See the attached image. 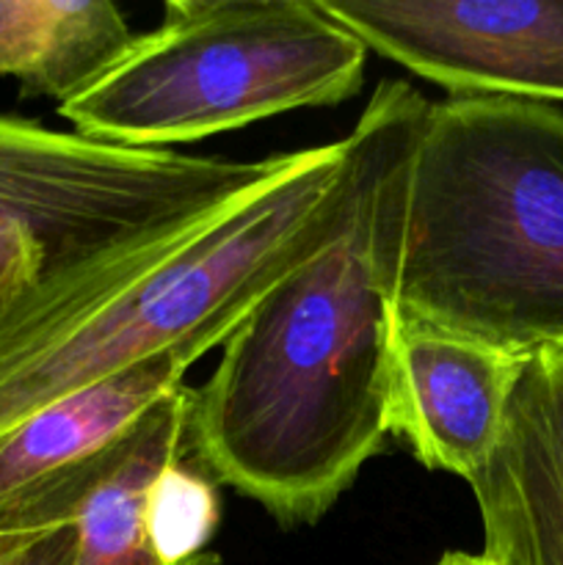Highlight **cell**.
Returning a JSON list of instances; mask_svg holds the SVG:
<instances>
[{
  "label": "cell",
  "instance_id": "obj_1",
  "mask_svg": "<svg viewBox=\"0 0 563 565\" xmlns=\"http://www.w3.org/2000/svg\"><path fill=\"white\" fill-rule=\"evenodd\" d=\"M428 99L381 81L342 138L346 213L221 345L191 390L188 458L282 527L315 524L386 445L406 177Z\"/></svg>",
  "mask_w": 563,
  "mask_h": 565
},
{
  "label": "cell",
  "instance_id": "obj_2",
  "mask_svg": "<svg viewBox=\"0 0 563 565\" xmlns=\"http://www.w3.org/2000/svg\"><path fill=\"white\" fill-rule=\"evenodd\" d=\"M346 213L342 138L252 196L50 281L0 315V436L42 408L248 309Z\"/></svg>",
  "mask_w": 563,
  "mask_h": 565
},
{
  "label": "cell",
  "instance_id": "obj_3",
  "mask_svg": "<svg viewBox=\"0 0 563 565\" xmlns=\"http://www.w3.org/2000/svg\"><path fill=\"white\" fill-rule=\"evenodd\" d=\"M395 309L517 356L563 345V110L428 103L408 160Z\"/></svg>",
  "mask_w": 563,
  "mask_h": 565
},
{
  "label": "cell",
  "instance_id": "obj_4",
  "mask_svg": "<svg viewBox=\"0 0 563 565\" xmlns=\"http://www.w3.org/2000/svg\"><path fill=\"white\" fill-rule=\"evenodd\" d=\"M368 55L320 0H169L160 25L59 114L97 141L169 149L346 103Z\"/></svg>",
  "mask_w": 563,
  "mask_h": 565
},
{
  "label": "cell",
  "instance_id": "obj_5",
  "mask_svg": "<svg viewBox=\"0 0 563 565\" xmlns=\"http://www.w3.org/2000/svg\"><path fill=\"white\" fill-rule=\"evenodd\" d=\"M298 152L204 158L0 116V315L50 281L252 196Z\"/></svg>",
  "mask_w": 563,
  "mask_h": 565
},
{
  "label": "cell",
  "instance_id": "obj_6",
  "mask_svg": "<svg viewBox=\"0 0 563 565\" xmlns=\"http://www.w3.org/2000/svg\"><path fill=\"white\" fill-rule=\"evenodd\" d=\"M232 331L213 329L86 386L0 436V533L75 524L127 461L185 373Z\"/></svg>",
  "mask_w": 563,
  "mask_h": 565
},
{
  "label": "cell",
  "instance_id": "obj_7",
  "mask_svg": "<svg viewBox=\"0 0 563 565\" xmlns=\"http://www.w3.org/2000/svg\"><path fill=\"white\" fill-rule=\"evenodd\" d=\"M373 53L447 97L563 103V0H320Z\"/></svg>",
  "mask_w": 563,
  "mask_h": 565
},
{
  "label": "cell",
  "instance_id": "obj_8",
  "mask_svg": "<svg viewBox=\"0 0 563 565\" xmlns=\"http://www.w3.org/2000/svg\"><path fill=\"white\" fill-rule=\"evenodd\" d=\"M530 356L392 312L386 436L425 469L472 483L497 450Z\"/></svg>",
  "mask_w": 563,
  "mask_h": 565
},
{
  "label": "cell",
  "instance_id": "obj_9",
  "mask_svg": "<svg viewBox=\"0 0 563 565\" xmlns=\"http://www.w3.org/2000/svg\"><path fill=\"white\" fill-rule=\"evenodd\" d=\"M495 565H563V345L528 359L497 450L469 483Z\"/></svg>",
  "mask_w": 563,
  "mask_h": 565
},
{
  "label": "cell",
  "instance_id": "obj_10",
  "mask_svg": "<svg viewBox=\"0 0 563 565\" xmlns=\"http://www.w3.org/2000/svg\"><path fill=\"white\" fill-rule=\"evenodd\" d=\"M136 39L110 0H0V77L28 97L66 103Z\"/></svg>",
  "mask_w": 563,
  "mask_h": 565
},
{
  "label": "cell",
  "instance_id": "obj_11",
  "mask_svg": "<svg viewBox=\"0 0 563 565\" xmlns=\"http://www.w3.org/2000/svg\"><path fill=\"white\" fill-rule=\"evenodd\" d=\"M191 390L180 386L158 408L127 461L94 491L77 516V550L72 565H171L155 552L147 530V497L158 475L188 458ZM182 565H219L204 555Z\"/></svg>",
  "mask_w": 563,
  "mask_h": 565
},
{
  "label": "cell",
  "instance_id": "obj_12",
  "mask_svg": "<svg viewBox=\"0 0 563 565\" xmlns=\"http://www.w3.org/2000/svg\"><path fill=\"white\" fill-rule=\"evenodd\" d=\"M174 461L158 475L147 497V530L166 563L182 565L208 555L219 530V491L204 472Z\"/></svg>",
  "mask_w": 563,
  "mask_h": 565
},
{
  "label": "cell",
  "instance_id": "obj_13",
  "mask_svg": "<svg viewBox=\"0 0 563 565\" xmlns=\"http://www.w3.org/2000/svg\"><path fill=\"white\" fill-rule=\"evenodd\" d=\"M77 550V524L0 533V565H72Z\"/></svg>",
  "mask_w": 563,
  "mask_h": 565
},
{
  "label": "cell",
  "instance_id": "obj_14",
  "mask_svg": "<svg viewBox=\"0 0 563 565\" xmlns=\"http://www.w3.org/2000/svg\"><path fill=\"white\" fill-rule=\"evenodd\" d=\"M431 565H495L489 557H484L480 552H461V550H450L434 561Z\"/></svg>",
  "mask_w": 563,
  "mask_h": 565
}]
</instances>
